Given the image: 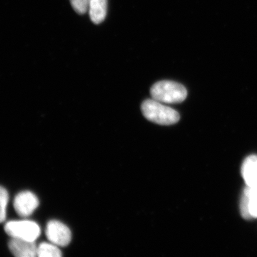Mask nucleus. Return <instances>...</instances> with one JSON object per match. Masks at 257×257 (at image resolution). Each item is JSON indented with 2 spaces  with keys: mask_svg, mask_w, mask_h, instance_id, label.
Returning a JSON list of instances; mask_svg holds the SVG:
<instances>
[{
  "mask_svg": "<svg viewBox=\"0 0 257 257\" xmlns=\"http://www.w3.org/2000/svg\"><path fill=\"white\" fill-rule=\"evenodd\" d=\"M143 116L149 121L160 125H172L178 122L180 116L175 109L155 99H147L141 106Z\"/></svg>",
  "mask_w": 257,
  "mask_h": 257,
  "instance_id": "f257e3e1",
  "label": "nucleus"
},
{
  "mask_svg": "<svg viewBox=\"0 0 257 257\" xmlns=\"http://www.w3.org/2000/svg\"><path fill=\"white\" fill-rule=\"evenodd\" d=\"M152 99L167 104H176L185 100L187 91L182 84L172 81H160L150 89Z\"/></svg>",
  "mask_w": 257,
  "mask_h": 257,
  "instance_id": "f03ea898",
  "label": "nucleus"
},
{
  "mask_svg": "<svg viewBox=\"0 0 257 257\" xmlns=\"http://www.w3.org/2000/svg\"><path fill=\"white\" fill-rule=\"evenodd\" d=\"M5 231L14 239L35 241L41 230L37 223L29 220L10 221L5 225Z\"/></svg>",
  "mask_w": 257,
  "mask_h": 257,
  "instance_id": "7ed1b4c3",
  "label": "nucleus"
},
{
  "mask_svg": "<svg viewBox=\"0 0 257 257\" xmlns=\"http://www.w3.org/2000/svg\"><path fill=\"white\" fill-rule=\"evenodd\" d=\"M46 236L50 243L59 246H67L72 240L70 229L63 223L56 220L49 221Z\"/></svg>",
  "mask_w": 257,
  "mask_h": 257,
  "instance_id": "20e7f679",
  "label": "nucleus"
},
{
  "mask_svg": "<svg viewBox=\"0 0 257 257\" xmlns=\"http://www.w3.org/2000/svg\"><path fill=\"white\" fill-rule=\"evenodd\" d=\"M39 199L30 191H24L17 194L15 197L14 208L19 216L27 217L31 215L39 206Z\"/></svg>",
  "mask_w": 257,
  "mask_h": 257,
  "instance_id": "39448f33",
  "label": "nucleus"
},
{
  "mask_svg": "<svg viewBox=\"0 0 257 257\" xmlns=\"http://www.w3.org/2000/svg\"><path fill=\"white\" fill-rule=\"evenodd\" d=\"M10 252L17 257H35L37 247L35 241L11 238L8 242Z\"/></svg>",
  "mask_w": 257,
  "mask_h": 257,
  "instance_id": "423d86ee",
  "label": "nucleus"
},
{
  "mask_svg": "<svg viewBox=\"0 0 257 257\" xmlns=\"http://www.w3.org/2000/svg\"><path fill=\"white\" fill-rule=\"evenodd\" d=\"M241 175L250 187H257V155H251L243 161Z\"/></svg>",
  "mask_w": 257,
  "mask_h": 257,
  "instance_id": "0eeeda50",
  "label": "nucleus"
},
{
  "mask_svg": "<svg viewBox=\"0 0 257 257\" xmlns=\"http://www.w3.org/2000/svg\"><path fill=\"white\" fill-rule=\"evenodd\" d=\"M89 10L93 23L96 25L102 23L107 13V0H90Z\"/></svg>",
  "mask_w": 257,
  "mask_h": 257,
  "instance_id": "6e6552de",
  "label": "nucleus"
},
{
  "mask_svg": "<svg viewBox=\"0 0 257 257\" xmlns=\"http://www.w3.org/2000/svg\"><path fill=\"white\" fill-rule=\"evenodd\" d=\"M37 256L40 257H61L60 248L53 243L43 242L37 246Z\"/></svg>",
  "mask_w": 257,
  "mask_h": 257,
  "instance_id": "1a4fd4ad",
  "label": "nucleus"
},
{
  "mask_svg": "<svg viewBox=\"0 0 257 257\" xmlns=\"http://www.w3.org/2000/svg\"><path fill=\"white\" fill-rule=\"evenodd\" d=\"M248 202H249V187L247 186L243 190L241 204H240V209H241V216L243 219H246V220H251L253 219L250 214L249 209H248Z\"/></svg>",
  "mask_w": 257,
  "mask_h": 257,
  "instance_id": "9d476101",
  "label": "nucleus"
},
{
  "mask_svg": "<svg viewBox=\"0 0 257 257\" xmlns=\"http://www.w3.org/2000/svg\"><path fill=\"white\" fill-rule=\"evenodd\" d=\"M9 200V194L4 187L0 186V223L3 222L6 218V209Z\"/></svg>",
  "mask_w": 257,
  "mask_h": 257,
  "instance_id": "9b49d317",
  "label": "nucleus"
},
{
  "mask_svg": "<svg viewBox=\"0 0 257 257\" xmlns=\"http://www.w3.org/2000/svg\"><path fill=\"white\" fill-rule=\"evenodd\" d=\"M249 187V202L248 209L253 219L257 218V187Z\"/></svg>",
  "mask_w": 257,
  "mask_h": 257,
  "instance_id": "f8f14e48",
  "label": "nucleus"
},
{
  "mask_svg": "<svg viewBox=\"0 0 257 257\" xmlns=\"http://www.w3.org/2000/svg\"><path fill=\"white\" fill-rule=\"evenodd\" d=\"M89 1L90 0H70V3L78 14L83 15L89 9Z\"/></svg>",
  "mask_w": 257,
  "mask_h": 257,
  "instance_id": "ddd939ff",
  "label": "nucleus"
}]
</instances>
